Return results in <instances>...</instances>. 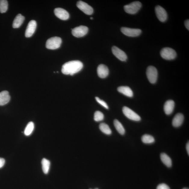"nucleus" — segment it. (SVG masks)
<instances>
[{"instance_id": "c756f323", "label": "nucleus", "mask_w": 189, "mask_h": 189, "mask_svg": "<svg viewBox=\"0 0 189 189\" xmlns=\"http://www.w3.org/2000/svg\"><path fill=\"white\" fill-rule=\"evenodd\" d=\"M5 163V160L3 158H0V168L3 167Z\"/></svg>"}, {"instance_id": "1a4fd4ad", "label": "nucleus", "mask_w": 189, "mask_h": 189, "mask_svg": "<svg viewBox=\"0 0 189 189\" xmlns=\"http://www.w3.org/2000/svg\"><path fill=\"white\" fill-rule=\"evenodd\" d=\"M88 31V29L84 26H80L73 29L72 34L73 36L77 38L83 37L86 34Z\"/></svg>"}, {"instance_id": "dca6fc26", "label": "nucleus", "mask_w": 189, "mask_h": 189, "mask_svg": "<svg viewBox=\"0 0 189 189\" xmlns=\"http://www.w3.org/2000/svg\"><path fill=\"white\" fill-rule=\"evenodd\" d=\"M184 120V116L181 113L177 114L172 120V125L175 128L179 127L182 125Z\"/></svg>"}, {"instance_id": "bb28decb", "label": "nucleus", "mask_w": 189, "mask_h": 189, "mask_svg": "<svg viewBox=\"0 0 189 189\" xmlns=\"http://www.w3.org/2000/svg\"><path fill=\"white\" fill-rule=\"evenodd\" d=\"M104 114L100 111H96L94 114V119L96 122H100L104 119Z\"/></svg>"}, {"instance_id": "412c9836", "label": "nucleus", "mask_w": 189, "mask_h": 189, "mask_svg": "<svg viewBox=\"0 0 189 189\" xmlns=\"http://www.w3.org/2000/svg\"><path fill=\"white\" fill-rule=\"evenodd\" d=\"M42 171L45 174H48L50 169V162L45 158L42 159Z\"/></svg>"}, {"instance_id": "6ab92c4d", "label": "nucleus", "mask_w": 189, "mask_h": 189, "mask_svg": "<svg viewBox=\"0 0 189 189\" xmlns=\"http://www.w3.org/2000/svg\"><path fill=\"white\" fill-rule=\"evenodd\" d=\"M118 91L129 97H132L133 93L130 87L127 86H121L118 88Z\"/></svg>"}, {"instance_id": "423d86ee", "label": "nucleus", "mask_w": 189, "mask_h": 189, "mask_svg": "<svg viewBox=\"0 0 189 189\" xmlns=\"http://www.w3.org/2000/svg\"><path fill=\"white\" fill-rule=\"evenodd\" d=\"M123 112L126 117L132 121H139L141 119V117L139 116L127 107H123Z\"/></svg>"}, {"instance_id": "20e7f679", "label": "nucleus", "mask_w": 189, "mask_h": 189, "mask_svg": "<svg viewBox=\"0 0 189 189\" xmlns=\"http://www.w3.org/2000/svg\"><path fill=\"white\" fill-rule=\"evenodd\" d=\"M62 43V40L59 37H53L49 39L46 43V47L47 49H55L59 48Z\"/></svg>"}, {"instance_id": "f3484780", "label": "nucleus", "mask_w": 189, "mask_h": 189, "mask_svg": "<svg viewBox=\"0 0 189 189\" xmlns=\"http://www.w3.org/2000/svg\"><path fill=\"white\" fill-rule=\"evenodd\" d=\"M10 100L9 93L7 91H3L0 93V106H4L8 104Z\"/></svg>"}, {"instance_id": "c85d7f7f", "label": "nucleus", "mask_w": 189, "mask_h": 189, "mask_svg": "<svg viewBox=\"0 0 189 189\" xmlns=\"http://www.w3.org/2000/svg\"><path fill=\"white\" fill-rule=\"evenodd\" d=\"M156 189H170V188L166 184H159Z\"/></svg>"}, {"instance_id": "6e6552de", "label": "nucleus", "mask_w": 189, "mask_h": 189, "mask_svg": "<svg viewBox=\"0 0 189 189\" xmlns=\"http://www.w3.org/2000/svg\"><path fill=\"white\" fill-rule=\"evenodd\" d=\"M155 12L156 17L159 20L162 22L166 21L168 17L166 11L164 8L160 6H156L155 8Z\"/></svg>"}, {"instance_id": "f257e3e1", "label": "nucleus", "mask_w": 189, "mask_h": 189, "mask_svg": "<svg viewBox=\"0 0 189 189\" xmlns=\"http://www.w3.org/2000/svg\"><path fill=\"white\" fill-rule=\"evenodd\" d=\"M83 67V64L80 61H72L64 64L62 67L61 71L64 74L73 76L80 71Z\"/></svg>"}, {"instance_id": "f704fd0d", "label": "nucleus", "mask_w": 189, "mask_h": 189, "mask_svg": "<svg viewBox=\"0 0 189 189\" xmlns=\"http://www.w3.org/2000/svg\"><path fill=\"white\" fill-rule=\"evenodd\" d=\"M98 189V188H95V189Z\"/></svg>"}, {"instance_id": "a878e982", "label": "nucleus", "mask_w": 189, "mask_h": 189, "mask_svg": "<svg viewBox=\"0 0 189 189\" xmlns=\"http://www.w3.org/2000/svg\"><path fill=\"white\" fill-rule=\"evenodd\" d=\"M8 2L6 0H0V12L4 13L8 9Z\"/></svg>"}, {"instance_id": "9b49d317", "label": "nucleus", "mask_w": 189, "mask_h": 189, "mask_svg": "<svg viewBox=\"0 0 189 189\" xmlns=\"http://www.w3.org/2000/svg\"><path fill=\"white\" fill-rule=\"evenodd\" d=\"M112 51L113 54L120 60L125 61L127 59V56L126 53L116 46H113L112 48Z\"/></svg>"}, {"instance_id": "2eb2a0df", "label": "nucleus", "mask_w": 189, "mask_h": 189, "mask_svg": "<svg viewBox=\"0 0 189 189\" xmlns=\"http://www.w3.org/2000/svg\"><path fill=\"white\" fill-rule=\"evenodd\" d=\"M175 102L172 100L167 101L164 105V109L165 113L167 115H170L172 113L175 107Z\"/></svg>"}, {"instance_id": "4468645a", "label": "nucleus", "mask_w": 189, "mask_h": 189, "mask_svg": "<svg viewBox=\"0 0 189 189\" xmlns=\"http://www.w3.org/2000/svg\"><path fill=\"white\" fill-rule=\"evenodd\" d=\"M97 73L100 78L102 79L106 78L109 74L108 68L104 64H100L98 68Z\"/></svg>"}, {"instance_id": "ddd939ff", "label": "nucleus", "mask_w": 189, "mask_h": 189, "mask_svg": "<svg viewBox=\"0 0 189 189\" xmlns=\"http://www.w3.org/2000/svg\"><path fill=\"white\" fill-rule=\"evenodd\" d=\"M36 27V21L32 20L30 21L27 25L25 31V36L26 38H29L33 35Z\"/></svg>"}, {"instance_id": "f8f14e48", "label": "nucleus", "mask_w": 189, "mask_h": 189, "mask_svg": "<svg viewBox=\"0 0 189 189\" xmlns=\"http://www.w3.org/2000/svg\"><path fill=\"white\" fill-rule=\"evenodd\" d=\"M54 12L55 15L61 20H65L69 18V14L67 11L63 8H56L54 10Z\"/></svg>"}, {"instance_id": "39448f33", "label": "nucleus", "mask_w": 189, "mask_h": 189, "mask_svg": "<svg viewBox=\"0 0 189 189\" xmlns=\"http://www.w3.org/2000/svg\"><path fill=\"white\" fill-rule=\"evenodd\" d=\"M147 76L148 80L152 84L156 83L158 78V71L153 66H149L147 69Z\"/></svg>"}, {"instance_id": "393cba45", "label": "nucleus", "mask_w": 189, "mask_h": 189, "mask_svg": "<svg viewBox=\"0 0 189 189\" xmlns=\"http://www.w3.org/2000/svg\"><path fill=\"white\" fill-rule=\"evenodd\" d=\"M34 124L33 122H30L27 124L24 130V134L26 136H29L33 132L34 129Z\"/></svg>"}, {"instance_id": "473e14b6", "label": "nucleus", "mask_w": 189, "mask_h": 189, "mask_svg": "<svg viewBox=\"0 0 189 189\" xmlns=\"http://www.w3.org/2000/svg\"><path fill=\"white\" fill-rule=\"evenodd\" d=\"M182 189H189L187 188H184Z\"/></svg>"}, {"instance_id": "f03ea898", "label": "nucleus", "mask_w": 189, "mask_h": 189, "mask_svg": "<svg viewBox=\"0 0 189 189\" xmlns=\"http://www.w3.org/2000/svg\"><path fill=\"white\" fill-rule=\"evenodd\" d=\"M161 57L167 60L175 59L177 57V53L172 48L169 47H165L161 50L160 52Z\"/></svg>"}, {"instance_id": "cd10ccee", "label": "nucleus", "mask_w": 189, "mask_h": 189, "mask_svg": "<svg viewBox=\"0 0 189 189\" xmlns=\"http://www.w3.org/2000/svg\"><path fill=\"white\" fill-rule=\"evenodd\" d=\"M95 99L97 101L99 104L101 105L102 106L104 107L105 108L108 109L109 107L108 105L107 104L106 102H105L104 101L101 100L98 97H96Z\"/></svg>"}, {"instance_id": "aec40b11", "label": "nucleus", "mask_w": 189, "mask_h": 189, "mask_svg": "<svg viewBox=\"0 0 189 189\" xmlns=\"http://www.w3.org/2000/svg\"><path fill=\"white\" fill-rule=\"evenodd\" d=\"M160 159L164 164L168 167H170L172 165L171 159L167 154L162 153L160 154Z\"/></svg>"}, {"instance_id": "9d476101", "label": "nucleus", "mask_w": 189, "mask_h": 189, "mask_svg": "<svg viewBox=\"0 0 189 189\" xmlns=\"http://www.w3.org/2000/svg\"><path fill=\"white\" fill-rule=\"evenodd\" d=\"M77 7L87 15H91L93 14V9L85 2L82 1H79L77 3Z\"/></svg>"}, {"instance_id": "a211bd4d", "label": "nucleus", "mask_w": 189, "mask_h": 189, "mask_svg": "<svg viewBox=\"0 0 189 189\" xmlns=\"http://www.w3.org/2000/svg\"><path fill=\"white\" fill-rule=\"evenodd\" d=\"M25 17L20 14H19L15 18L13 23L12 26L14 28H18L20 27L24 21Z\"/></svg>"}, {"instance_id": "0eeeda50", "label": "nucleus", "mask_w": 189, "mask_h": 189, "mask_svg": "<svg viewBox=\"0 0 189 189\" xmlns=\"http://www.w3.org/2000/svg\"><path fill=\"white\" fill-rule=\"evenodd\" d=\"M121 31L124 35L130 37H136L141 35L142 31L139 29L130 28L126 27H122Z\"/></svg>"}, {"instance_id": "b1692460", "label": "nucleus", "mask_w": 189, "mask_h": 189, "mask_svg": "<svg viewBox=\"0 0 189 189\" xmlns=\"http://www.w3.org/2000/svg\"><path fill=\"white\" fill-rule=\"evenodd\" d=\"M141 141L144 143L150 144L153 143L155 141V139L151 135L146 134L142 137Z\"/></svg>"}, {"instance_id": "7ed1b4c3", "label": "nucleus", "mask_w": 189, "mask_h": 189, "mask_svg": "<svg viewBox=\"0 0 189 189\" xmlns=\"http://www.w3.org/2000/svg\"><path fill=\"white\" fill-rule=\"evenodd\" d=\"M142 4L140 2L135 1L124 6V10L127 13L134 14H136L140 10Z\"/></svg>"}, {"instance_id": "7c9ffc66", "label": "nucleus", "mask_w": 189, "mask_h": 189, "mask_svg": "<svg viewBox=\"0 0 189 189\" xmlns=\"http://www.w3.org/2000/svg\"><path fill=\"white\" fill-rule=\"evenodd\" d=\"M184 25L185 26V27L186 29H187L188 30H189V19L187 20L184 22Z\"/></svg>"}, {"instance_id": "72a5a7b5", "label": "nucleus", "mask_w": 189, "mask_h": 189, "mask_svg": "<svg viewBox=\"0 0 189 189\" xmlns=\"http://www.w3.org/2000/svg\"><path fill=\"white\" fill-rule=\"evenodd\" d=\"M91 19H92H92H93V17H91Z\"/></svg>"}, {"instance_id": "4be33fe9", "label": "nucleus", "mask_w": 189, "mask_h": 189, "mask_svg": "<svg viewBox=\"0 0 189 189\" xmlns=\"http://www.w3.org/2000/svg\"><path fill=\"white\" fill-rule=\"evenodd\" d=\"M114 125L119 134L124 135L125 133V130L123 125L117 119H115L113 122Z\"/></svg>"}, {"instance_id": "2f4dec72", "label": "nucleus", "mask_w": 189, "mask_h": 189, "mask_svg": "<svg viewBox=\"0 0 189 189\" xmlns=\"http://www.w3.org/2000/svg\"><path fill=\"white\" fill-rule=\"evenodd\" d=\"M186 149L187 150V153L188 155H189V143L188 142L186 146Z\"/></svg>"}, {"instance_id": "5701e85b", "label": "nucleus", "mask_w": 189, "mask_h": 189, "mask_svg": "<svg viewBox=\"0 0 189 189\" xmlns=\"http://www.w3.org/2000/svg\"><path fill=\"white\" fill-rule=\"evenodd\" d=\"M99 128L101 131L105 134L110 135L111 134L112 132L111 129L107 124L105 123H102L100 124Z\"/></svg>"}]
</instances>
